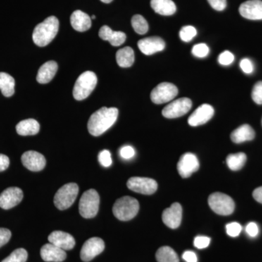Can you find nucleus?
<instances>
[{"mask_svg":"<svg viewBox=\"0 0 262 262\" xmlns=\"http://www.w3.org/2000/svg\"><path fill=\"white\" fill-rule=\"evenodd\" d=\"M117 108L102 107L97 110L90 117L88 128L91 135H102L108 129L113 126L118 117Z\"/></svg>","mask_w":262,"mask_h":262,"instance_id":"f257e3e1","label":"nucleus"},{"mask_svg":"<svg viewBox=\"0 0 262 262\" xmlns=\"http://www.w3.org/2000/svg\"><path fill=\"white\" fill-rule=\"evenodd\" d=\"M59 28V21L55 16H50L34 29L32 38L34 42L39 47H45L53 40Z\"/></svg>","mask_w":262,"mask_h":262,"instance_id":"f03ea898","label":"nucleus"},{"mask_svg":"<svg viewBox=\"0 0 262 262\" xmlns=\"http://www.w3.org/2000/svg\"><path fill=\"white\" fill-rule=\"evenodd\" d=\"M113 211L117 220H131L139 211V203L137 200L132 196H122L115 202Z\"/></svg>","mask_w":262,"mask_h":262,"instance_id":"7ed1b4c3","label":"nucleus"},{"mask_svg":"<svg viewBox=\"0 0 262 262\" xmlns=\"http://www.w3.org/2000/svg\"><path fill=\"white\" fill-rule=\"evenodd\" d=\"M97 76L91 71L84 72L77 78L73 90V96L77 101L89 97L97 84Z\"/></svg>","mask_w":262,"mask_h":262,"instance_id":"20e7f679","label":"nucleus"},{"mask_svg":"<svg viewBox=\"0 0 262 262\" xmlns=\"http://www.w3.org/2000/svg\"><path fill=\"white\" fill-rule=\"evenodd\" d=\"M79 187L75 183H69L60 188L54 196V204L58 209L63 211L73 205L78 195Z\"/></svg>","mask_w":262,"mask_h":262,"instance_id":"39448f33","label":"nucleus"},{"mask_svg":"<svg viewBox=\"0 0 262 262\" xmlns=\"http://www.w3.org/2000/svg\"><path fill=\"white\" fill-rule=\"evenodd\" d=\"M100 198L95 189L85 191L81 196L79 211L84 219L94 218L99 209Z\"/></svg>","mask_w":262,"mask_h":262,"instance_id":"423d86ee","label":"nucleus"},{"mask_svg":"<svg viewBox=\"0 0 262 262\" xmlns=\"http://www.w3.org/2000/svg\"><path fill=\"white\" fill-rule=\"evenodd\" d=\"M208 205L215 213L222 215L232 214L234 210V202L227 194L214 192L208 198Z\"/></svg>","mask_w":262,"mask_h":262,"instance_id":"0eeeda50","label":"nucleus"},{"mask_svg":"<svg viewBox=\"0 0 262 262\" xmlns=\"http://www.w3.org/2000/svg\"><path fill=\"white\" fill-rule=\"evenodd\" d=\"M177 86L170 82H162L151 91L150 97L151 101L156 104L168 103L178 95Z\"/></svg>","mask_w":262,"mask_h":262,"instance_id":"6e6552de","label":"nucleus"},{"mask_svg":"<svg viewBox=\"0 0 262 262\" xmlns=\"http://www.w3.org/2000/svg\"><path fill=\"white\" fill-rule=\"evenodd\" d=\"M192 106V101L189 98H181L167 105L162 114L166 118H178L189 113Z\"/></svg>","mask_w":262,"mask_h":262,"instance_id":"1a4fd4ad","label":"nucleus"},{"mask_svg":"<svg viewBox=\"0 0 262 262\" xmlns=\"http://www.w3.org/2000/svg\"><path fill=\"white\" fill-rule=\"evenodd\" d=\"M127 187L134 192L150 195L156 192L158 185L154 179L144 177H132L127 181Z\"/></svg>","mask_w":262,"mask_h":262,"instance_id":"9d476101","label":"nucleus"},{"mask_svg":"<svg viewBox=\"0 0 262 262\" xmlns=\"http://www.w3.org/2000/svg\"><path fill=\"white\" fill-rule=\"evenodd\" d=\"M104 242L100 237H91L84 243L80 251V258L83 261H91L93 258L103 252Z\"/></svg>","mask_w":262,"mask_h":262,"instance_id":"9b49d317","label":"nucleus"},{"mask_svg":"<svg viewBox=\"0 0 262 262\" xmlns=\"http://www.w3.org/2000/svg\"><path fill=\"white\" fill-rule=\"evenodd\" d=\"M199 167L198 158L192 153L189 152L183 155L177 165L179 175L184 179L191 177L193 173L199 169Z\"/></svg>","mask_w":262,"mask_h":262,"instance_id":"f8f14e48","label":"nucleus"},{"mask_svg":"<svg viewBox=\"0 0 262 262\" xmlns=\"http://www.w3.org/2000/svg\"><path fill=\"white\" fill-rule=\"evenodd\" d=\"M23 198V191L20 188H8L0 194V207L3 209H10L18 205Z\"/></svg>","mask_w":262,"mask_h":262,"instance_id":"ddd939ff","label":"nucleus"},{"mask_svg":"<svg viewBox=\"0 0 262 262\" xmlns=\"http://www.w3.org/2000/svg\"><path fill=\"white\" fill-rule=\"evenodd\" d=\"M214 115V108L211 105L202 104L196 108L188 119V123L190 126L196 127L206 124Z\"/></svg>","mask_w":262,"mask_h":262,"instance_id":"4468645a","label":"nucleus"},{"mask_svg":"<svg viewBox=\"0 0 262 262\" xmlns=\"http://www.w3.org/2000/svg\"><path fill=\"white\" fill-rule=\"evenodd\" d=\"M163 223L170 229L178 228L182 220V207L179 203H174L170 208L163 212Z\"/></svg>","mask_w":262,"mask_h":262,"instance_id":"2eb2a0df","label":"nucleus"},{"mask_svg":"<svg viewBox=\"0 0 262 262\" xmlns=\"http://www.w3.org/2000/svg\"><path fill=\"white\" fill-rule=\"evenodd\" d=\"M24 166L31 171H40L46 165V160L40 153L35 151H27L21 156Z\"/></svg>","mask_w":262,"mask_h":262,"instance_id":"dca6fc26","label":"nucleus"},{"mask_svg":"<svg viewBox=\"0 0 262 262\" xmlns=\"http://www.w3.org/2000/svg\"><path fill=\"white\" fill-rule=\"evenodd\" d=\"M239 12L245 18L262 20L261 0H248L239 6Z\"/></svg>","mask_w":262,"mask_h":262,"instance_id":"f3484780","label":"nucleus"},{"mask_svg":"<svg viewBox=\"0 0 262 262\" xmlns=\"http://www.w3.org/2000/svg\"><path fill=\"white\" fill-rule=\"evenodd\" d=\"M139 50L146 56L154 54L165 49V43L159 37H146L138 42Z\"/></svg>","mask_w":262,"mask_h":262,"instance_id":"a211bd4d","label":"nucleus"},{"mask_svg":"<svg viewBox=\"0 0 262 262\" xmlns=\"http://www.w3.org/2000/svg\"><path fill=\"white\" fill-rule=\"evenodd\" d=\"M50 244L55 245L57 247L64 251L72 250L75 247V239L73 236L62 231H54L48 236Z\"/></svg>","mask_w":262,"mask_h":262,"instance_id":"6ab92c4d","label":"nucleus"},{"mask_svg":"<svg viewBox=\"0 0 262 262\" xmlns=\"http://www.w3.org/2000/svg\"><path fill=\"white\" fill-rule=\"evenodd\" d=\"M40 255L42 259L47 262H61L67 258L64 250L52 244L44 245L41 248Z\"/></svg>","mask_w":262,"mask_h":262,"instance_id":"aec40b11","label":"nucleus"},{"mask_svg":"<svg viewBox=\"0 0 262 262\" xmlns=\"http://www.w3.org/2000/svg\"><path fill=\"white\" fill-rule=\"evenodd\" d=\"M98 35L103 40L108 41L115 47L121 46L126 40V34L122 32H115L108 26H103L100 29Z\"/></svg>","mask_w":262,"mask_h":262,"instance_id":"412c9836","label":"nucleus"},{"mask_svg":"<svg viewBox=\"0 0 262 262\" xmlns=\"http://www.w3.org/2000/svg\"><path fill=\"white\" fill-rule=\"evenodd\" d=\"M71 24L77 32H83L91 27V18L81 10H75L70 18Z\"/></svg>","mask_w":262,"mask_h":262,"instance_id":"4be33fe9","label":"nucleus"},{"mask_svg":"<svg viewBox=\"0 0 262 262\" xmlns=\"http://www.w3.org/2000/svg\"><path fill=\"white\" fill-rule=\"evenodd\" d=\"M58 71V64L56 61L46 62L38 71L37 80L39 83L46 84L51 82Z\"/></svg>","mask_w":262,"mask_h":262,"instance_id":"5701e85b","label":"nucleus"},{"mask_svg":"<svg viewBox=\"0 0 262 262\" xmlns=\"http://www.w3.org/2000/svg\"><path fill=\"white\" fill-rule=\"evenodd\" d=\"M254 137L255 131L252 127L247 124L237 127L231 134V139L235 144H241L245 141L253 140Z\"/></svg>","mask_w":262,"mask_h":262,"instance_id":"b1692460","label":"nucleus"},{"mask_svg":"<svg viewBox=\"0 0 262 262\" xmlns=\"http://www.w3.org/2000/svg\"><path fill=\"white\" fill-rule=\"evenodd\" d=\"M151 7L155 13L162 15H172L177 11V6L172 0H151Z\"/></svg>","mask_w":262,"mask_h":262,"instance_id":"393cba45","label":"nucleus"},{"mask_svg":"<svg viewBox=\"0 0 262 262\" xmlns=\"http://www.w3.org/2000/svg\"><path fill=\"white\" fill-rule=\"evenodd\" d=\"M40 125L34 119L22 120L16 125L17 133L20 136L36 135L39 133Z\"/></svg>","mask_w":262,"mask_h":262,"instance_id":"a878e982","label":"nucleus"},{"mask_svg":"<svg viewBox=\"0 0 262 262\" xmlns=\"http://www.w3.org/2000/svg\"><path fill=\"white\" fill-rule=\"evenodd\" d=\"M116 60L117 64L120 67H130L135 61L134 50L130 47H125L119 50L116 53Z\"/></svg>","mask_w":262,"mask_h":262,"instance_id":"bb28decb","label":"nucleus"},{"mask_svg":"<svg viewBox=\"0 0 262 262\" xmlns=\"http://www.w3.org/2000/svg\"><path fill=\"white\" fill-rule=\"evenodd\" d=\"M15 80L11 75L0 72V90L5 97H10L15 93Z\"/></svg>","mask_w":262,"mask_h":262,"instance_id":"cd10ccee","label":"nucleus"},{"mask_svg":"<svg viewBox=\"0 0 262 262\" xmlns=\"http://www.w3.org/2000/svg\"><path fill=\"white\" fill-rule=\"evenodd\" d=\"M156 259L158 262H179L178 255L169 246H163L158 250Z\"/></svg>","mask_w":262,"mask_h":262,"instance_id":"c85d7f7f","label":"nucleus"},{"mask_svg":"<svg viewBox=\"0 0 262 262\" xmlns=\"http://www.w3.org/2000/svg\"><path fill=\"white\" fill-rule=\"evenodd\" d=\"M247 157L244 152L231 154L227 158V164L229 169L232 170H241L246 163Z\"/></svg>","mask_w":262,"mask_h":262,"instance_id":"c756f323","label":"nucleus"},{"mask_svg":"<svg viewBox=\"0 0 262 262\" xmlns=\"http://www.w3.org/2000/svg\"><path fill=\"white\" fill-rule=\"evenodd\" d=\"M133 28L137 34H145L149 30V25L146 19L141 15H135L131 19Z\"/></svg>","mask_w":262,"mask_h":262,"instance_id":"7c9ffc66","label":"nucleus"},{"mask_svg":"<svg viewBox=\"0 0 262 262\" xmlns=\"http://www.w3.org/2000/svg\"><path fill=\"white\" fill-rule=\"evenodd\" d=\"M27 258H28L27 251L24 248H18L2 262H26Z\"/></svg>","mask_w":262,"mask_h":262,"instance_id":"2f4dec72","label":"nucleus"},{"mask_svg":"<svg viewBox=\"0 0 262 262\" xmlns=\"http://www.w3.org/2000/svg\"><path fill=\"white\" fill-rule=\"evenodd\" d=\"M196 35V30L192 26L182 27L179 32V36L184 42H189Z\"/></svg>","mask_w":262,"mask_h":262,"instance_id":"473e14b6","label":"nucleus"},{"mask_svg":"<svg viewBox=\"0 0 262 262\" xmlns=\"http://www.w3.org/2000/svg\"><path fill=\"white\" fill-rule=\"evenodd\" d=\"M192 54L198 58H205L209 53V48L204 43L195 45L192 50Z\"/></svg>","mask_w":262,"mask_h":262,"instance_id":"72a5a7b5","label":"nucleus"},{"mask_svg":"<svg viewBox=\"0 0 262 262\" xmlns=\"http://www.w3.org/2000/svg\"><path fill=\"white\" fill-rule=\"evenodd\" d=\"M226 230L227 234L230 237H237L242 231V226L237 222H232L226 226Z\"/></svg>","mask_w":262,"mask_h":262,"instance_id":"f704fd0d","label":"nucleus"},{"mask_svg":"<svg viewBox=\"0 0 262 262\" xmlns=\"http://www.w3.org/2000/svg\"><path fill=\"white\" fill-rule=\"evenodd\" d=\"M98 161L103 167H106V168L110 167L113 163L110 151L108 150L101 151L98 155Z\"/></svg>","mask_w":262,"mask_h":262,"instance_id":"c9c22d12","label":"nucleus"},{"mask_svg":"<svg viewBox=\"0 0 262 262\" xmlns=\"http://www.w3.org/2000/svg\"><path fill=\"white\" fill-rule=\"evenodd\" d=\"M251 96L255 103L262 104V81H259L255 84Z\"/></svg>","mask_w":262,"mask_h":262,"instance_id":"e433bc0d","label":"nucleus"},{"mask_svg":"<svg viewBox=\"0 0 262 262\" xmlns=\"http://www.w3.org/2000/svg\"><path fill=\"white\" fill-rule=\"evenodd\" d=\"M218 61L220 64L224 66L230 65L234 61V56L231 52L228 51H224L219 56Z\"/></svg>","mask_w":262,"mask_h":262,"instance_id":"4c0bfd02","label":"nucleus"},{"mask_svg":"<svg viewBox=\"0 0 262 262\" xmlns=\"http://www.w3.org/2000/svg\"><path fill=\"white\" fill-rule=\"evenodd\" d=\"M211 243V238L206 237V236H198L194 238V246L198 249H203L209 246Z\"/></svg>","mask_w":262,"mask_h":262,"instance_id":"58836bf2","label":"nucleus"},{"mask_svg":"<svg viewBox=\"0 0 262 262\" xmlns=\"http://www.w3.org/2000/svg\"><path fill=\"white\" fill-rule=\"evenodd\" d=\"M135 149L130 146H125L120 150V155L123 159L130 160L135 156Z\"/></svg>","mask_w":262,"mask_h":262,"instance_id":"ea45409f","label":"nucleus"},{"mask_svg":"<svg viewBox=\"0 0 262 262\" xmlns=\"http://www.w3.org/2000/svg\"><path fill=\"white\" fill-rule=\"evenodd\" d=\"M11 232L8 229L0 228V248L9 242Z\"/></svg>","mask_w":262,"mask_h":262,"instance_id":"a19ab883","label":"nucleus"},{"mask_svg":"<svg viewBox=\"0 0 262 262\" xmlns=\"http://www.w3.org/2000/svg\"><path fill=\"white\" fill-rule=\"evenodd\" d=\"M241 70L246 74H251L253 72V64L252 61L248 58H244L239 63Z\"/></svg>","mask_w":262,"mask_h":262,"instance_id":"79ce46f5","label":"nucleus"},{"mask_svg":"<svg viewBox=\"0 0 262 262\" xmlns=\"http://www.w3.org/2000/svg\"><path fill=\"white\" fill-rule=\"evenodd\" d=\"M210 5L217 11H222L227 7V0H208Z\"/></svg>","mask_w":262,"mask_h":262,"instance_id":"37998d69","label":"nucleus"},{"mask_svg":"<svg viewBox=\"0 0 262 262\" xmlns=\"http://www.w3.org/2000/svg\"><path fill=\"white\" fill-rule=\"evenodd\" d=\"M246 232H247L248 235L251 237H255L258 235V227L254 222H250L246 227Z\"/></svg>","mask_w":262,"mask_h":262,"instance_id":"c03bdc74","label":"nucleus"},{"mask_svg":"<svg viewBox=\"0 0 262 262\" xmlns=\"http://www.w3.org/2000/svg\"><path fill=\"white\" fill-rule=\"evenodd\" d=\"M10 165V160L7 155L0 154V172L4 171Z\"/></svg>","mask_w":262,"mask_h":262,"instance_id":"a18cd8bd","label":"nucleus"},{"mask_svg":"<svg viewBox=\"0 0 262 262\" xmlns=\"http://www.w3.org/2000/svg\"><path fill=\"white\" fill-rule=\"evenodd\" d=\"M183 259L187 262H198V257L195 253L193 251H187L183 253Z\"/></svg>","mask_w":262,"mask_h":262,"instance_id":"49530a36","label":"nucleus"},{"mask_svg":"<svg viewBox=\"0 0 262 262\" xmlns=\"http://www.w3.org/2000/svg\"><path fill=\"white\" fill-rule=\"evenodd\" d=\"M253 196L256 201L262 204V187L256 188L253 191Z\"/></svg>","mask_w":262,"mask_h":262,"instance_id":"de8ad7c7","label":"nucleus"},{"mask_svg":"<svg viewBox=\"0 0 262 262\" xmlns=\"http://www.w3.org/2000/svg\"><path fill=\"white\" fill-rule=\"evenodd\" d=\"M101 2H103V3H106V4H108V3H112V2L113 1V0H101Z\"/></svg>","mask_w":262,"mask_h":262,"instance_id":"09e8293b","label":"nucleus"},{"mask_svg":"<svg viewBox=\"0 0 262 262\" xmlns=\"http://www.w3.org/2000/svg\"><path fill=\"white\" fill-rule=\"evenodd\" d=\"M91 19H96V16H95V15H93V16L91 17Z\"/></svg>","mask_w":262,"mask_h":262,"instance_id":"8fccbe9b","label":"nucleus"},{"mask_svg":"<svg viewBox=\"0 0 262 262\" xmlns=\"http://www.w3.org/2000/svg\"><path fill=\"white\" fill-rule=\"evenodd\" d=\"M261 123H262V120H261Z\"/></svg>","mask_w":262,"mask_h":262,"instance_id":"3c124183","label":"nucleus"}]
</instances>
